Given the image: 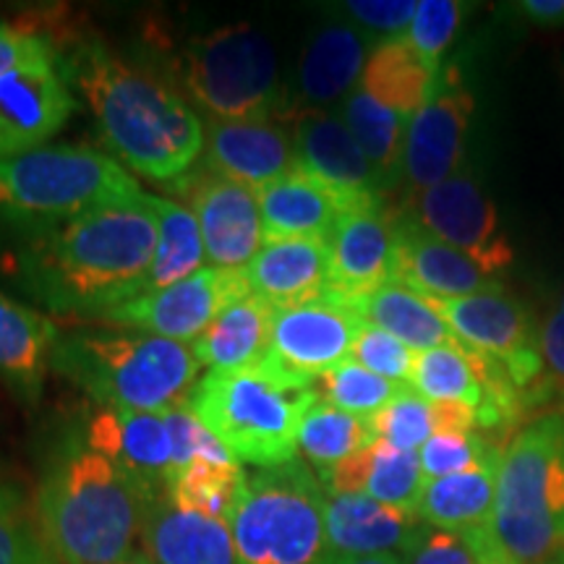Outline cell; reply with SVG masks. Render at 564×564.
Listing matches in <instances>:
<instances>
[{
    "instance_id": "cell-29",
    "label": "cell",
    "mask_w": 564,
    "mask_h": 564,
    "mask_svg": "<svg viewBox=\"0 0 564 564\" xmlns=\"http://www.w3.org/2000/svg\"><path fill=\"white\" fill-rule=\"evenodd\" d=\"M499 460L502 453H494L463 474L432 478L423 484L415 507L421 523L455 533L484 531L494 512Z\"/></svg>"
},
{
    "instance_id": "cell-28",
    "label": "cell",
    "mask_w": 564,
    "mask_h": 564,
    "mask_svg": "<svg viewBox=\"0 0 564 564\" xmlns=\"http://www.w3.org/2000/svg\"><path fill=\"white\" fill-rule=\"evenodd\" d=\"M369 42L348 24H327L314 34L299 63V95L312 108L337 102L361 84Z\"/></svg>"
},
{
    "instance_id": "cell-22",
    "label": "cell",
    "mask_w": 564,
    "mask_h": 564,
    "mask_svg": "<svg viewBox=\"0 0 564 564\" xmlns=\"http://www.w3.org/2000/svg\"><path fill=\"white\" fill-rule=\"evenodd\" d=\"M423 523L419 512L377 502L366 494L324 489V528L333 560L350 556H400Z\"/></svg>"
},
{
    "instance_id": "cell-10",
    "label": "cell",
    "mask_w": 564,
    "mask_h": 564,
    "mask_svg": "<svg viewBox=\"0 0 564 564\" xmlns=\"http://www.w3.org/2000/svg\"><path fill=\"white\" fill-rule=\"evenodd\" d=\"M403 212L442 243L474 259L491 278H499L512 264L514 251L499 212L481 183L470 175L455 173L453 178L413 194Z\"/></svg>"
},
{
    "instance_id": "cell-46",
    "label": "cell",
    "mask_w": 564,
    "mask_h": 564,
    "mask_svg": "<svg viewBox=\"0 0 564 564\" xmlns=\"http://www.w3.org/2000/svg\"><path fill=\"white\" fill-rule=\"evenodd\" d=\"M400 560L403 564H484L468 533L442 531L426 523L415 531Z\"/></svg>"
},
{
    "instance_id": "cell-11",
    "label": "cell",
    "mask_w": 564,
    "mask_h": 564,
    "mask_svg": "<svg viewBox=\"0 0 564 564\" xmlns=\"http://www.w3.org/2000/svg\"><path fill=\"white\" fill-rule=\"evenodd\" d=\"M447 322L455 343L499 361L512 382L525 394L541 377L539 329L520 301L505 291L465 295V299H432Z\"/></svg>"
},
{
    "instance_id": "cell-25",
    "label": "cell",
    "mask_w": 564,
    "mask_h": 564,
    "mask_svg": "<svg viewBox=\"0 0 564 564\" xmlns=\"http://www.w3.org/2000/svg\"><path fill=\"white\" fill-rule=\"evenodd\" d=\"M319 481L333 494H366L377 502L415 512L426 476H423L419 453H408L384 440H373L352 453L348 460L335 465Z\"/></svg>"
},
{
    "instance_id": "cell-41",
    "label": "cell",
    "mask_w": 564,
    "mask_h": 564,
    "mask_svg": "<svg viewBox=\"0 0 564 564\" xmlns=\"http://www.w3.org/2000/svg\"><path fill=\"white\" fill-rule=\"evenodd\" d=\"M494 453H502V447L481 432H436L419 449V457L423 476L432 481V478L463 474Z\"/></svg>"
},
{
    "instance_id": "cell-9",
    "label": "cell",
    "mask_w": 564,
    "mask_h": 564,
    "mask_svg": "<svg viewBox=\"0 0 564 564\" xmlns=\"http://www.w3.org/2000/svg\"><path fill=\"white\" fill-rule=\"evenodd\" d=\"M181 79L209 121H272L280 108L278 55L264 34L246 24L192 40Z\"/></svg>"
},
{
    "instance_id": "cell-15",
    "label": "cell",
    "mask_w": 564,
    "mask_h": 564,
    "mask_svg": "<svg viewBox=\"0 0 564 564\" xmlns=\"http://www.w3.org/2000/svg\"><path fill=\"white\" fill-rule=\"evenodd\" d=\"M295 171L333 196L340 212L382 207L387 183L352 139L343 118L308 110L295 118Z\"/></svg>"
},
{
    "instance_id": "cell-1",
    "label": "cell",
    "mask_w": 564,
    "mask_h": 564,
    "mask_svg": "<svg viewBox=\"0 0 564 564\" xmlns=\"http://www.w3.org/2000/svg\"><path fill=\"white\" fill-rule=\"evenodd\" d=\"M0 225L9 230V243L0 251V272L58 316L100 319L137 299L158 246V220L147 199L61 220H0Z\"/></svg>"
},
{
    "instance_id": "cell-26",
    "label": "cell",
    "mask_w": 564,
    "mask_h": 564,
    "mask_svg": "<svg viewBox=\"0 0 564 564\" xmlns=\"http://www.w3.org/2000/svg\"><path fill=\"white\" fill-rule=\"evenodd\" d=\"M58 340L51 316L0 293V379L21 403H37Z\"/></svg>"
},
{
    "instance_id": "cell-35",
    "label": "cell",
    "mask_w": 564,
    "mask_h": 564,
    "mask_svg": "<svg viewBox=\"0 0 564 564\" xmlns=\"http://www.w3.org/2000/svg\"><path fill=\"white\" fill-rule=\"evenodd\" d=\"M343 121L371 165L377 167V173L382 175L387 188L398 178H403L405 118H400L398 112L384 108L382 102L366 95L361 87H356L343 102Z\"/></svg>"
},
{
    "instance_id": "cell-39",
    "label": "cell",
    "mask_w": 564,
    "mask_h": 564,
    "mask_svg": "<svg viewBox=\"0 0 564 564\" xmlns=\"http://www.w3.org/2000/svg\"><path fill=\"white\" fill-rule=\"evenodd\" d=\"M405 390L408 384L390 382V379L364 369V366L352 361V358L337 364L335 369L322 373L314 382L316 398L366 421H369L371 415H377L379 411H384V408Z\"/></svg>"
},
{
    "instance_id": "cell-51",
    "label": "cell",
    "mask_w": 564,
    "mask_h": 564,
    "mask_svg": "<svg viewBox=\"0 0 564 564\" xmlns=\"http://www.w3.org/2000/svg\"><path fill=\"white\" fill-rule=\"evenodd\" d=\"M123 564H150V562H147V560H144V556H141V554H139V556H137V560H131V562H123Z\"/></svg>"
},
{
    "instance_id": "cell-45",
    "label": "cell",
    "mask_w": 564,
    "mask_h": 564,
    "mask_svg": "<svg viewBox=\"0 0 564 564\" xmlns=\"http://www.w3.org/2000/svg\"><path fill=\"white\" fill-rule=\"evenodd\" d=\"M541 377L528 392V411L564 392V295L539 329Z\"/></svg>"
},
{
    "instance_id": "cell-23",
    "label": "cell",
    "mask_w": 564,
    "mask_h": 564,
    "mask_svg": "<svg viewBox=\"0 0 564 564\" xmlns=\"http://www.w3.org/2000/svg\"><path fill=\"white\" fill-rule=\"evenodd\" d=\"M249 291L274 308L329 299L327 241L280 238L264 241L243 267Z\"/></svg>"
},
{
    "instance_id": "cell-21",
    "label": "cell",
    "mask_w": 564,
    "mask_h": 564,
    "mask_svg": "<svg viewBox=\"0 0 564 564\" xmlns=\"http://www.w3.org/2000/svg\"><path fill=\"white\" fill-rule=\"evenodd\" d=\"M87 444L110 457L152 499L165 494L167 474L173 468V447L162 413L102 408L89 421Z\"/></svg>"
},
{
    "instance_id": "cell-4",
    "label": "cell",
    "mask_w": 564,
    "mask_h": 564,
    "mask_svg": "<svg viewBox=\"0 0 564 564\" xmlns=\"http://www.w3.org/2000/svg\"><path fill=\"white\" fill-rule=\"evenodd\" d=\"M484 564L564 560V419L546 413L525 423L502 449L494 512L468 533Z\"/></svg>"
},
{
    "instance_id": "cell-34",
    "label": "cell",
    "mask_w": 564,
    "mask_h": 564,
    "mask_svg": "<svg viewBox=\"0 0 564 564\" xmlns=\"http://www.w3.org/2000/svg\"><path fill=\"white\" fill-rule=\"evenodd\" d=\"M147 204L158 220V246H154V259L141 295L192 278V274L204 270L202 262L207 259L199 223L186 204L154 194L147 196Z\"/></svg>"
},
{
    "instance_id": "cell-18",
    "label": "cell",
    "mask_w": 564,
    "mask_h": 564,
    "mask_svg": "<svg viewBox=\"0 0 564 564\" xmlns=\"http://www.w3.org/2000/svg\"><path fill=\"white\" fill-rule=\"evenodd\" d=\"M329 299L356 306L392 282L394 220L384 207L345 212L327 238Z\"/></svg>"
},
{
    "instance_id": "cell-19",
    "label": "cell",
    "mask_w": 564,
    "mask_h": 564,
    "mask_svg": "<svg viewBox=\"0 0 564 564\" xmlns=\"http://www.w3.org/2000/svg\"><path fill=\"white\" fill-rule=\"evenodd\" d=\"M394 220L392 280L426 299H465V295L505 291L502 280L486 274L474 259L442 243L405 212Z\"/></svg>"
},
{
    "instance_id": "cell-6",
    "label": "cell",
    "mask_w": 564,
    "mask_h": 564,
    "mask_svg": "<svg viewBox=\"0 0 564 564\" xmlns=\"http://www.w3.org/2000/svg\"><path fill=\"white\" fill-rule=\"evenodd\" d=\"M314 400V387L259 361L238 371H207L188 408L238 463L272 468L295 460L301 421Z\"/></svg>"
},
{
    "instance_id": "cell-24",
    "label": "cell",
    "mask_w": 564,
    "mask_h": 564,
    "mask_svg": "<svg viewBox=\"0 0 564 564\" xmlns=\"http://www.w3.org/2000/svg\"><path fill=\"white\" fill-rule=\"evenodd\" d=\"M141 556L150 564H238L230 525L183 510L167 494L154 499L147 510Z\"/></svg>"
},
{
    "instance_id": "cell-43",
    "label": "cell",
    "mask_w": 564,
    "mask_h": 564,
    "mask_svg": "<svg viewBox=\"0 0 564 564\" xmlns=\"http://www.w3.org/2000/svg\"><path fill=\"white\" fill-rule=\"evenodd\" d=\"M415 356L419 352L408 348L400 340H394L392 335L382 333V329L364 324L361 335H358L356 345H352L350 358L356 364H361L364 369H369L379 377L390 379V382L408 384L411 387Z\"/></svg>"
},
{
    "instance_id": "cell-48",
    "label": "cell",
    "mask_w": 564,
    "mask_h": 564,
    "mask_svg": "<svg viewBox=\"0 0 564 564\" xmlns=\"http://www.w3.org/2000/svg\"><path fill=\"white\" fill-rule=\"evenodd\" d=\"M518 13L533 24H564V0H523L518 3Z\"/></svg>"
},
{
    "instance_id": "cell-31",
    "label": "cell",
    "mask_w": 564,
    "mask_h": 564,
    "mask_svg": "<svg viewBox=\"0 0 564 564\" xmlns=\"http://www.w3.org/2000/svg\"><path fill=\"white\" fill-rule=\"evenodd\" d=\"M436 76L440 70L426 66L411 47V42L405 40V34H400V37H387L373 47L358 87L411 123V118L432 97Z\"/></svg>"
},
{
    "instance_id": "cell-13",
    "label": "cell",
    "mask_w": 564,
    "mask_h": 564,
    "mask_svg": "<svg viewBox=\"0 0 564 564\" xmlns=\"http://www.w3.org/2000/svg\"><path fill=\"white\" fill-rule=\"evenodd\" d=\"M364 324L350 303L337 299L274 308L270 348L262 361L295 382L314 387L322 373L348 361Z\"/></svg>"
},
{
    "instance_id": "cell-36",
    "label": "cell",
    "mask_w": 564,
    "mask_h": 564,
    "mask_svg": "<svg viewBox=\"0 0 564 564\" xmlns=\"http://www.w3.org/2000/svg\"><path fill=\"white\" fill-rule=\"evenodd\" d=\"M373 440L377 436H373L369 421L316 398L301 421L299 453L319 470L322 478Z\"/></svg>"
},
{
    "instance_id": "cell-33",
    "label": "cell",
    "mask_w": 564,
    "mask_h": 564,
    "mask_svg": "<svg viewBox=\"0 0 564 564\" xmlns=\"http://www.w3.org/2000/svg\"><path fill=\"white\" fill-rule=\"evenodd\" d=\"M352 308H356L366 324L392 335L394 340L408 345L415 352L455 343L447 322L436 312L432 299L394 280L371 295H366Z\"/></svg>"
},
{
    "instance_id": "cell-50",
    "label": "cell",
    "mask_w": 564,
    "mask_h": 564,
    "mask_svg": "<svg viewBox=\"0 0 564 564\" xmlns=\"http://www.w3.org/2000/svg\"><path fill=\"white\" fill-rule=\"evenodd\" d=\"M556 403H560V408H556V413H560L562 419H564V392L560 394V400H556Z\"/></svg>"
},
{
    "instance_id": "cell-32",
    "label": "cell",
    "mask_w": 564,
    "mask_h": 564,
    "mask_svg": "<svg viewBox=\"0 0 564 564\" xmlns=\"http://www.w3.org/2000/svg\"><path fill=\"white\" fill-rule=\"evenodd\" d=\"M497 366L499 361L463 348L460 343L440 345L415 356L411 390L432 403H463L478 413L486 403V384Z\"/></svg>"
},
{
    "instance_id": "cell-47",
    "label": "cell",
    "mask_w": 564,
    "mask_h": 564,
    "mask_svg": "<svg viewBox=\"0 0 564 564\" xmlns=\"http://www.w3.org/2000/svg\"><path fill=\"white\" fill-rule=\"evenodd\" d=\"M343 9L364 30L384 34L387 40L408 32L415 11H419V3L415 0H350Z\"/></svg>"
},
{
    "instance_id": "cell-49",
    "label": "cell",
    "mask_w": 564,
    "mask_h": 564,
    "mask_svg": "<svg viewBox=\"0 0 564 564\" xmlns=\"http://www.w3.org/2000/svg\"><path fill=\"white\" fill-rule=\"evenodd\" d=\"M333 564H403V560L394 554H379V556H350V560H333Z\"/></svg>"
},
{
    "instance_id": "cell-5",
    "label": "cell",
    "mask_w": 564,
    "mask_h": 564,
    "mask_svg": "<svg viewBox=\"0 0 564 564\" xmlns=\"http://www.w3.org/2000/svg\"><path fill=\"white\" fill-rule=\"evenodd\" d=\"M51 366L102 408L141 413L188 405L202 369L192 345L141 333L66 335Z\"/></svg>"
},
{
    "instance_id": "cell-14",
    "label": "cell",
    "mask_w": 564,
    "mask_h": 564,
    "mask_svg": "<svg viewBox=\"0 0 564 564\" xmlns=\"http://www.w3.org/2000/svg\"><path fill=\"white\" fill-rule=\"evenodd\" d=\"M246 293L251 291L246 285L243 270L204 267L192 278L175 282L171 288L137 295L100 319L126 329H137L141 335L192 345L207 333V327L223 312L225 303Z\"/></svg>"
},
{
    "instance_id": "cell-8",
    "label": "cell",
    "mask_w": 564,
    "mask_h": 564,
    "mask_svg": "<svg viewBox=\"0 0 564 564\" xmlns=\"http://www.w3.org/2000/svg\"><path fill=\"white\" fill-rule=\"evenodd\" d=\"M144 199L126 167L84 144H47L0 160V220H61Z\"/></svg>"
},
{
    "instance_id": "cell-27",
    "label": "cell",
    "mask_w": 564,
    "mask_h": 564,
    "mask_svg": "<svg viewBox=\"0 0 564 564\" xmlns=\"http://www.w3.org/2000/svg\"><path fill=\"white\" fill-rule=\"evenodd\" d=\"M274 306L253 293L225 303L207 333L192 343L199 366L209 371H238L257 366L270 348Z\"/></svg>"
},
{
    "instance_id": "cell-38",
    "label": "cell",
    "mask_w": 564,
    "mask_h": 564,
    "mask_svg": "<svg viewBox=\"0 0 564 564\" xmlns=\"http://www.w3.org/2000/svg\"><path fill=\"white\" fill-rule=\"evenodd\" d=\"M0 564H61L42 531L34 497L19 481H0Z\"/></svg>"
},
{
    "instance_id": "cell-40",
    "label": "cell",
    "mask_w": 564,
    "mask_h": 564,
    "mask_svg": "<svg viewBox=\"0 0 564 564\" xmlns=\"http://www.w3.org/2000/svg\"><path fill=\"white\" fill-rule=\"evenodd\" d=\"M369 426L377 440L390 442L398 449H408V453H419L423 444L440 432L436 403L421 398L419 392L408 387L384 411L371 415Z\"/></svg>"
},
{
    "instance_id": "cell-7",
    "label": "cell",
    "mask_w": 564,
    "mask_h": 564,
    "mask_svg": "<svg viewBox=\"0 0 564 564\" xmlns=\"http://www.w3.org/2000/svg\"><path fill=\"white\" fill-rule=\"evenodd\" d=\"M228 525L238 564H333L324 486L299 457L246 470Z\"/></svg>"
},
{
    "instance_id": "cell-37",
    "label": "cell",
    "mask_w": 564,
    "mask_h": 564,
    "mask_svg": "<svg viewBox=\"0 0 564 564\" xmlns=\"http://www.w3.org/2000/svg\"><path fill=\"white\" fill-rule=\"evenodd\" d=\"M243 478L246 470L241 463L212 465L196 460L167 476L165 494L173 505L183 507V510L202 512L207 518L228 523L232 507L238 502V494L243 489Z\"/></svg>"
},
{
    "instance_id": "cell-16",
    "label": "cell",
    "mask_w": 564,
    "mask_h": 564,
    "mask_svg": "<svg viewBox=\"0 0 564 564\" xmlns=\"http://www.w3.org/2000/svg\"><path fill=\"white\" fill-rule=\"evenodd\" d=\"M171 186L194 212L212 267L243 270L257 257L264 243V230L259 199L251 188L207 167L204 173H186Z\"/></svg>"
},
{
    "instance_id": "cell-12",
    "label": "cell",
    "mask_w": 564,
    "mask_h": 564,
    "mask_svg": "<svg viewBox=\"0 0 564 564\" xmlns=\"http://www.w3.org/2000/svg\"><path fill=\"white\" fill-rule=\"evenodd\" d=\"M476 97L465 87L457 63L440 68L426 105L408 123L403 147V178L413 194L460 173Z\"/></svg>"
},
{
    "instance_id": "cell-30",
    "label": "cell",
    "mask_w": 564,
    "mask_h": 564,
    "mask_svg": "<svg viewBox=\"0 0 564 564\" xmlns=\"http://www.w3.org/2000/svg\"><path fill=\"white\" fill-rule=\"evenodd\" d=\"M257 199L262 212L264 241H280V238L327 241L343 215L333 196L299 171L267 186L257 194Z\"/></svg>"
},
{
    "instance_id": "cell-3",
    "label": "cell",
    "mask_w": 564,
    "mask_h": 564,
    "mask_svg": "<svg viewBox=\"0 0 564 564\" xmlns=\"http://www.w3.org/2000/svg\"><path fill=\"white\" fill-rule=\"evenodd\" d=\"M152 502L110 457L79 440L53 455L34 494L42 531L61 564L137 560V541Z\"/></svg>"
},
{
    "instance_id": "cell-20",
    "label": "cell",
    "mask_w": 564,
    "mask_h": 564,
    "mask_svg": "<svg viewBox=\"0 0 564 564\" xmlns=\"http://www.w3.org/2000/svg\"><path fill=\"white\" fill-rule=\"evenodd\" d=\"M204 167L253 194L295 171L293 137L272 121H209Z\"/></svg>"
},
{
    "instance_id": "cell-2",
    "label": "cell",
    "mask_w": 564,
    "mask_h": 564,
    "mask_svg": "<svg viewBox=\"0 0 564 564\" xmlns=\"http://www.w3.org/2000/svg\"><path fill=\"white\" fill-rule=\"evenodd\" d=\"M89 105L102 144L141 178L173 183L204 154L199 116L160 79L133 68L100 42H87L63 63Z\"/></svg>"
},
{
    "instance_id": "cell-44",
    "label": "cell",
    "mask_w": 564,
    "mask_h": 564,
    "mask_svg": "<svg viewBox=\"0 0 564 564\" xmlns=\"http://www.w3.org/2000/svg\"><path fill=\"white\" fill-rule=\"evenodd\" d=\"M61 58L58 47L42 32L34 17L0 21V79L30 63Z\"/></svg>"
},
{
    "instance_id": "cell-42",
    "label": "cell",
    "mask_w": 564,
    "mask_h": 564,
    "mask_svg": "<svg viewBox=\"0 0 564 564\" xmlns=\"http://www.w3.org/2000/svg\"><path fill=\"white\" fill-rule=\"evenodd\" d=\"M465 17V6L455 0H421L419 11L408 26L405 40L421 55L426 66L434 70L442 68V58L453 45L457 30Z\"/></svg>"
},
{
    "instance_id": "cell-17",
    "label": "cell",
    "mask_w": 564,
    "mask_h": 564,
    "mask_svg": "<svg viewBox=\"0 0 564 564\" xmlns=\"http://www.w3.org/2000/svg\"><path fill=\"white\" fill-rule=\"evenodd\" d=\"M61 58L30 63L0 79V160L47 147L76 108Z\"/></svg>"
}]
</instances>
